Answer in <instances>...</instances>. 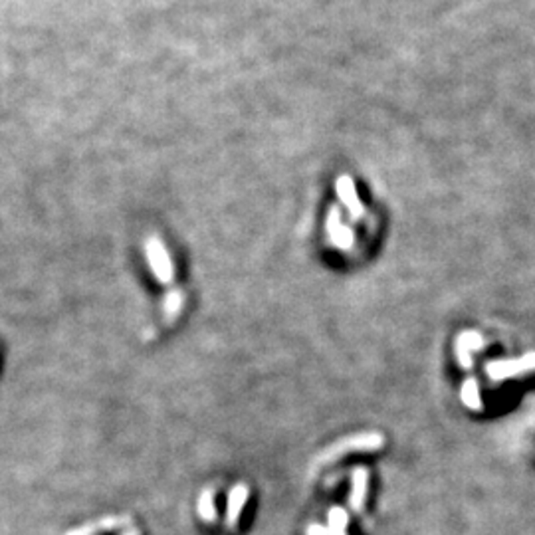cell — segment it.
<instances>
[{"mask_svg": "<svg viewBox=\"0 0 535 535\" xmlns=\"http://www.w3.org/2000/svg\"><path fill=\"white\" fill-rule=\"evenodd\" d=\"M382 444H385V439L379 432L353 434V436H347V439L337 440L335 444H331L319 456V464L341 458V456H347V454H355V452H375V450H381Z\"/></svg>", "mask_w": 535, "mask_h": 535, "instance_id": "obj_1", "label": "cell"}, {"mask_svg": "<svg viewBox=\"0 0 535 535\" xmlns=\"http://www.w3.org/2000/svg\"><path fill=\"white\" fill-rule=\"evenodd\" d=\"M535 371V351L524 355L519 359H494L486 365V373L492 381H506L512 377L534 373Z\"/></svg>", "mask_w": 535, "mask_h": 535, "instance_id": "obj_2", "label": "cell"}, {"mask_svg": "<svg viewBox=\"0 0 535 535\" xmlns=\"http://www.w3.org/2000/svg\"><path fill=\"white\" fill-rule=\"evenodd\" d=\"M145 254L149 260V266L153 268L155 277L161 284H171L172 282V262L169 258V252L165 250L162 242L159 238H147L145 242Z\"/></svg>", "mask_w": 535, "mask_h": 535, "instance_id": "obj_3", "label": "cell"}, {"mask_svg": "<svg viewBox=\"0 0 535 535\" xmlns=\"http://www.w3.org/2000/svg\"><path fill=\"white\" fill-rule=\"evenodd\" d=\"M250 496V487L246 484H236L228 492V500H226V526L234 527L238 524V517L242 514V509L246 506Z\"/></svg>", "mask_w": 535, "mask_h": 535, "instance_id": "obj_4", "label": "cell"}, {"mask_svg": "<svg viewBox=\"0 0 535 535\" xmlns=\"http://www.w3.org/2000/svg\"><path fill=\"white\" fill-rule=\"evenodd\" d=\"M367 490H369V472L365 468H355L351 472V494H349V506L353 512L363 509Z\"/></svg>", "mask_w": 535, "mask_h": 535, "instance_id": "obj_5", "label": "cell"}, {"mask_svg": "<svg viewBox=\"0 0 535 535\" xmlns=\"http://www.w3.org/2000/svg\"><path fill=\"white\" fill-rule=\"evenodd\" d=\"M327 232H329V238H331V242H333L337 248L349 250L353 246V232L341 224V219H339V212L337 211L329 212Z\"/></svg>", "mask_w": 535, "mask_h": 535, "instance_id": "obj_6", "label": "cell"}, {"mask_svg": "<svg viewBox=\"0 0 535 535\" xmlns=\"http://www.w3.org/2000/svg\"><path fill=\"white\" fill-rule=\"evenodd\" d=\"M337 192H339L341 202L351 212V216L353 219H361L363 216V206H361V202H359L357 194H355V187L349 177H339L337 179Z\"/></svg>", "mask_w": 535, "mask_h": 535, "instance_id": "obj_7", "label": "cell"}, {"mask_svg": "<svg viewBox=\"0 0 535 535\" xmlns=\"http://www.w3.org/2000/svg\"><path fill=\"white\" fill-rule=\"evenodd\" d=\"M460 401L464 402V407L470 409V411H482L484 409V402H482V397H480V387L476 379H466L460 387Z\"/></svg>", "mask_w": 535, "mask_h": 535, "instance_id": "obj_8", "label": "cell"}, {"mask_svg": "<svg viewBox=\"0 0 535 535\" xmlns=\"http://www.w3.org/2000/svg\"><path fill=\"white\" fill-rule=\"evenodd\" d=\"M125 522H127V517H106V519H99L96 524H87V526L76 527V529L67 531L66 535H94L97 534V531H109V529L123 526Z\"/></svg>", "mask_w": 535, "mask_h": 535, "instance_id": "obj_9", "label": "cell"}, {"mask_svg": "<svg viewBox=\"0 0 535 535\" xmlns=\"http://www.w3.org/2000/svg\"><path fill=\"white\" fill-rule=\"evenodd\" d=\"M349 527V516L343 507L333 506L327 514V531L329 535H347Z\"/></svg>", "mask_w": 535, "mask_h": 535, "instance_id": "obj_10", "label": "cell"}, {"mask_svg": "<svg viewBox=\"0 0 535 535\" xmlns=\"http://www.w3.org/2000/svg\"><path fill=\"white\" fill-rule=\"evenodd\" d=\"M197 509H199V516H201L202 522L211 524V522L216 519V506H214V496H212L211 490H204L199 496Z\"/></svg>", "mask_w": 535, "mask_h": 535, "instance_id": "obj_11", "label": "cell"}, {"mask_svg": "<svg viewBox=\"0 0 535 535\" xmlns=\"http://www.w3.org/2000/svg\"><path fill=\"white\" fill-rule=\"evenodd\" d=\"M182 304H184V296L179 289H172L171 294H167V297H165V319L172 321L175 317L181 314Z\"/></svg>", "mask_w": 535, "mask_h": 535, "instance_id": "obj_12", "label": "cell"}, {"mask_svg": "<svg viewBox=\"0 0 535 535\" xmlns=\"http://www.w3.org/2000/svg\"><path fill=\"white\" fill-rule=\"evenodd\" d=\"M454 347H456V359H458L460 367H462V369H466V371H470V369H472V365H474V361H472V355H474L472 353V349H470L468 345L464 343L460 337L456 339V345H454Z\"/></svg>", "mask_w": 535, "mask_h": 535, "instance_id": "obj_13", "label": "cell"}, {"mask_svg": "<svg viewBox=\"0 0 535 535\" xmlns=\"http://www.w3.org/2000/svg\"><path fill=\"white\" fill-rule=\"evenodd\" d=\"M306 535H329V531H327V527L321 526V524H311V526L307 527Z\"/></svg>", "mask_w": 535, "mask_h": 535, "instance_id": "obj_14", "label": "cell"}, {"mask_svg": "<svg viewBox=\"0 0 535 535\" xmlns=\"http://www.w3.org/2000/svg\"><path fill=\"white\" fill-rule=\"evenodd\" d=\"M123 535H141L139 534V529H135V527H131V529H127Z\"/></svg>", "mask_w": 535, "mask_h": 535, "instance_id": "obj_15", "label": "cell"}]
</instances>
